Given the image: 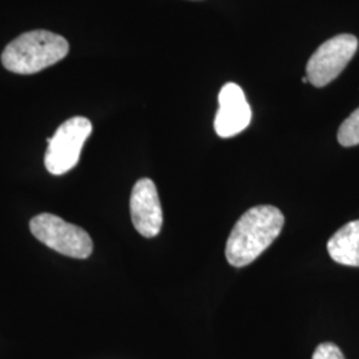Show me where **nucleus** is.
I'll list each match as a JSON object with an SVG mask.
<instances>
[{"label": "nucleus", "mask_w": 359, "mask_h": 359, "mask_svg": "<svg viewBox=\"0 0 359 359\" xmlns=\"http://www.w3.org/2000/svg\"><path fill=\"white\" fill-rule=\"evenodd\" d=\"M29 229L41 244L63 256L84 259L93 250L87 231L51 213L35 216L29 222Z\"/></svg>", "instance_id": "3"}, {"label": "nucleus", "mask_w": 359, "mask_h": 359, "mask_svg": "<svg viewBox=\"0 0 359 359\" xmlns=\"http://www.w3.org/2000/svg\"><path fill=\"white\" fill-rule=\"evenodd\" d=\"M338 142L342 147H355L359 144V108L355 109L338 129Z\"/></svg>", "instance_id": "9"}, {"label": "nucleus", "mask_w": 359, "mask_h": 359, "mask_svg": "<svg viewBox=\"0 0 359 359\" xmlns=\"http://www.w3.org/2000/svg\"><path fill=\"white\" fill-rule=\"evenodd\" d=\"M130 217L142 237H156L163 228V209L157 188L151 179L139 180L130 194Z\"/></svg>", "instance_id": "7"}, {"label": "nucleus", "mask_w": 359, "mask_h": 359, "mask_svg": "<svg viewBox=\"0 0 359 359\" xmlns=\"http://www.w3.org/2000/svg\"><path fill=\"white\" fill-rule=\"evenodd\" d=\"M92 133L90 120L81 116L68 118L51 139L44 156L47 170L53 176H62L76 167L81 149Z\"/></svg>", "instance_id": "4"}, {"label": "nucleus", "mask_w": 359, "mask_h": 359, "mask_svg": "<svg viewBox=\"0 0 359 359\" xmlns=\"http://www.w3.org/2000/svg\"><path fill=\"white\" fill-rule=\"evenodd\" d=\"M327 252L335 262L359 268V219L334 233L327 243Z\"/></svg>", "instance_id": "8"}, {"label": "nucleus", "mask_w": 359, "mask_h": 359, "mask_svg": "<svg viewBox=\"0 0 359 359\" xmlns=\"http://www.w3.org/2000/svg\"><path fill=\"white\" fill-rule=\"evenodd\" d=\"M283 212L271 205H258L245 212L228 238L225 256L231 266L243 268L256 261L283 231Z\"/></svg>", "instance_id": "1"}, {"label": "nucleus", "mask_w": 359, "mask_h": 359, "mask_svg": "<svg viewBox=\"0 0 359 359\" xmlns=\"http://www.w3.org/2000/svg\"><path fill=\"white\" fill-rule=\"evenodd\" d=\"M218 111L215 129L219 137L229 139L249 127L252 109L243 88L236 83L225 84L218 95Z\"/></svg>", "instance_id": "6"}, {"label": "nucleus", "mask_w": 359, "mask_h": 359, "mask_svg": "<svg viewBox=\"0 0 359 359\" xmlns=\"http://www.w3.org/2000/svg\"><path fill=\"white\" fill-rule=\"evenodd\" d=\"M69 51L63 36L46 29H35L13 39L1 53V63L13 74L31 75L65 59Z\"/></svg>", "instance_id": "2"}, {"label": "nucleus", "mask_w": 359, "mask_h": 359, "mask_svg": "<svg viewBox=\"0 0 359 359\" xmlns=\"http://www.w3.org/2000/svg\"><path fill=\"white\" fill-rule=\"evenodd\" d=\"M311 359H346L341 348L332 342H323L316 348Z\"/></svg>", "instance_id": "10"}, {"label": "nucleus", "mask_w": 359, "mask_h": 359, "mask_svg": "<svg viewBox=\"0 0 359 359\" xmlns=\"http://www.w3.org/2000/svg\"><path fill=\"white\" fill-rule=\"evenodd\" d=\"M358 50V39L350 34L337 35L325 41L313 53L306 65L309 83L317 88L326 87L346 68Z\"/></svg>", "instance_id": "5"}]
</instances>
